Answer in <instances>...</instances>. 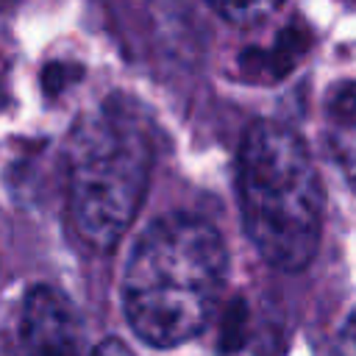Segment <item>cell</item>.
Here are the masks:
<instances>
[{"label":"cell","instance_id":"8992f818","mask_svg":"<svg viewBox=\"0 0 356 356\" xmlns=\"http://www.w3.org/2000/svg\"><path fill=\"white\" fill-rule=\"evenodd\" d=\"M337 153H339V164H342L345 178H348L350 186L356 189V122H350V125L342 128Z\"/></svg>","mask_w":356,"mask_h":356},{"label":"cell","instance_id":"52a82bcc","mask_svg":"<svg viewBox=\"0 0 356 356\" xmlns=\"http://www.w3.org/2000/svg\"><path fill=\"white\" fill-rule=\"evenodd\" d=\"M337 356H356V312L345 320L337 337Z\"/></svg>","mask_w":356,"mask_h":356},{"label":"cell","instance_id":"ba28073f","mask_svg":"<svg viewBox=\"0 0 356 356\" xmlns=\"http://www.w3.org/2000/svg\"><path fill=\"white\" fill-rule=\"evenodd\" d=\"M92 356H134V353L128 350V345H125L122 339H103V342L92 350Z\"/></svg>","mask_w":356,"mask_h":356},{"label":"cell","instance_id":"7a4b0ae2","mask_svg":"<svg viewBox=\"0 0 356 356\" xmlns=\"http://www.w3.org/2000/svg\"><path fill=\"white\" fill-rule=\"evenodd\" d=\"M236 189L259 256L284 273L309 267L323 236L325 192L303 139L281 122H253L239 147Z\"/></svg>","mask_w":356,"mask_h":356},{"label":"cell","instance_id":"5b68a950","mask_svg":"<svg viewBox=\"0 0 356 356\" xmlns=\"http://www.w3.org/2000/svg\"><path fill=\"white\" fill-rule=\"evenodd\" d=\"M209 3L220 17L245 28L270 19L284 6V0H209Z\"/></svg>","mask_w":356,"mask_h":356},{"label":"cell","instance_id":"6da1fadb","mask_svg":"<svg viewBox=\"0 0 356 356\" xmlns=\"http://www.w3.org/2000/svg\"><path fill=\"white\" fill-rule=\"evenodd\" d=\"M225 270V242L211 222L181 211L159 217L136 239L122 275L128 325L153 348L197 337L217 312Z\"/></svg>","mask_w":356,"mask_h":356},{"label":"cell","instance_id":"3957f363","mask_svg":"<svg viewBox=\"0 0 356 356\" xmlns=\"http://www.w3.org/2000/svg\"><path fill=\"white\" fill-rule=\"evenodd\" d=\"M150 164V136L122 97H108L78 120L67 145V211L89 250L108 253L125 236Z\"/></svg>","mask_w":356,"mask_h":356},{"label":"cell","instance_id":"277c9868","mask_svg":"<svg viewBox=\"0 0 356 356\" xmlns=\"http://www.w3.org/2000/svg\"><path fill=\"white\" fill-rule=\"evenodd\" d=\"M14 356H92L72 303L53 286H33L17 317Z\"/></svg>","mask_w":356,"mask_h":356}]
</instances>
